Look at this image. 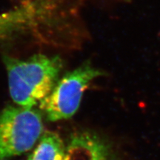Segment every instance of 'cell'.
I'll use <instances>...</instances> for the list:
<instances>
[{
	"instance_id": "6da1fadb",
	"label": "cell",
	"mask_w": 160,
	"mask_h": 160,
	"mask_svg": "<svg viewBox=\"0 0 160 160\" xmlns=\"http://www.w3.org/2000/svg\"><path fill=\"white\" fill-rule=\"evenodd\" d=\"M2 60L11 98L17 105L27 108L39 104L51 93L63 67L58 56L35 54L21 60L5 55Z\"/></svg>"
},
{
	"instance_id": "7a4b0ae2",
	"label": "cell",
	"mask_w": 160,
	"mask_h": 160,
	"mask_svg": "<svg viewBox=\"0 0 160 160\" xmlns=\"http://www.w3.org/2000/svg\"><path fill=\"white\" fill-rule=\"evenodd\" d=\"M43 131L37 110L8 106L0 112V160H8L31 150Z\"/></svg>"
},
{
	"instance_id": "3957f363",
	"label": "cell",
	"mask_w": 160,
	"mask_h": 160,
	"mask_svg": "<svg viewBox=\"0 0 160 160\" xmlns=\"http://www.w3.org/2000/svg\"><path fill=\"white\" fill-rule=\"evenodd\" d=\"M102 72L91 64H83L58 80L51 93L39 103L48 120L57 122L73 117L79 109L83 93Z\"/></svg>"
},
{
	"instance_id": "277c9868",
	"label": "cell",
	"mask_w": 160,
	"mask_h": 160,
	"mask_svg": "<svg viewBox=\"0 0 160 160\" xmlns=\"http://www.w3.org/2000/svg\"><path fill=\"white\" fill-rule=\"evenodd\" d=\"M65 160H117L103 138L91 131L72 134L65 144Z\"/></svg>"
},
{
	"instance_id": "5b68a950",
	"label": "cell",
	"mask_w": 160,
	"mask_h": 160,
	"mask_svg": "<svg viewBox=\"0 0 160 160\" xmlns=\"http://www.w3.org/2000/svg\"><path fill=\"white\" fill-rule=\"evenodd\" d=\"M36 2L0 14V42L17 36L39 23L42 10Z\"/></svg>"
},
{
	"instance_id": "8992f818",
	"label": "cell",
	"mask_w": 160,
	"mask_h": 160,
	"mask_svg": "<svg viewBox=\"0 0 160 160\" xmlns=\"http://www.w3.org/2000/svg\"><path fill=\"white\" fill-rule=\"evenodd\" d=\"M65 145L57 133L46 131L28 160H65Z\"/></svg>"
}]
</instances>
